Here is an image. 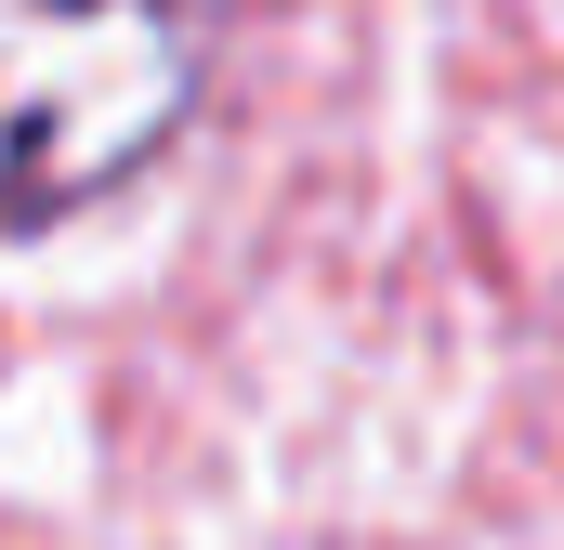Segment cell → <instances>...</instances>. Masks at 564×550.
<instances>
[{"label":"cell","instance_id":"obj_1","mask_svg":"<svg viewBox=\"0 0 564 550\" xmlns=\"http://www.w3.org/2000/svg\"><path fill=\"white\" fill-rule=\"evenodd\" d=\"M210 92V0H0V237L132 197Z\"/></svg>","mask_w":564,"mask_h":550}]
</instances>
